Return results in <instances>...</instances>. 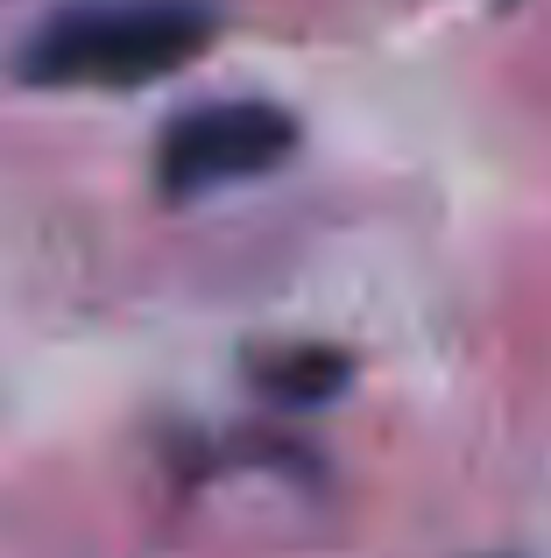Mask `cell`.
<instances>
[{
	"instance_id": "obj_2",
	"label": "cell",
	"mask_w": 551,
	"mask_h": 558,
	"mask_svg": "<svg viewBox=\"0 0 551 558\" xmlns=\"http://www.w3.org/2000/svg\"><path fill=\"white\" fill-rule=\"evenodd\" d=\"M297 142V113L276 99H206L156 135V191L163 198H212V191L255 184L283 170Z\"/></svg>"
},
{
	"instance_id": "obj_3",
	"label": "cell",
	"mask_w": 551,
	"mask_h": 558,
	"mask_svg": "<svg viewBox=\"0 0 551 558\" xmlns=\"http://www.w3.org/2000/svg\"><path fill=\"white\" fill-rule=\"evenodd\" d=\"M255 381H262L276 403H326V396L346 381V354H332V347L269 354V361H255Z\"/></svg>"
},
{
	"instance_id": "obj_1",
	"label": "cell",
	"mask_w": 551,
	"mask_h": 558,
	"mask_svg": "<svg viewBox=\"0 0 551 558\" xmlns=\"http://www.w3.org/2000/svg\"><path fill=\"white\" fill-rule=\"evenodd\" d=\"M212 36V0H57L22 36L14 71L50 93H135L184 71Z\"/></svg>"
}]
</instances>
